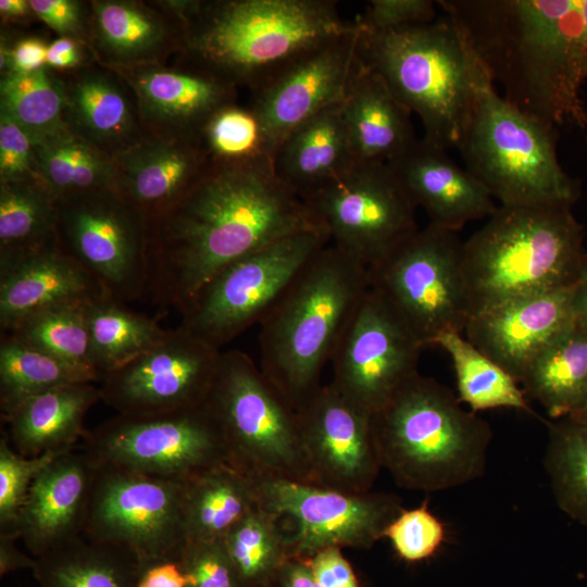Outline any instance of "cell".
I'll use <instances>...</instances> for the list:
<instances>
[{"mask_svg":"<svg viewBox=\"0 0 587 587\" xmlns=\"http://www.w3.org/2000/svg\"><path fill=\"white\" fill-rule=\"evenodd\" d=\"M323 230L272 160L210 163L189 191L149 222V286L180 312L232 262L287 236ZM324 232V230H323Z\"/></svg>","mask_w":587,"mask_h":587,"instance_id":"1","label":"cell"},{"mask_svg":"<svg viewBox=\"0 0 587 587\" xmlns=\"http://www.w3.org/2000/svg\"><path fill=\"white\" fill-rule=\"evenodd\" d=\"M504 98L557 126L582 128L587 79L586 0H439Z\"/></svg>","mask_w":587,"mask_h":587,"instance_id":"2","label":"cell"},{"mask_svg":"<svg viewBox=\"0 0 587 587\" xmlns=\"http://www.w3.org/2000/svg\"><path fill=\"white\" fill-rule=\"evenodd\" d=\"M370 289L367 267L328 243L260 322V369L296 410L322 385L323 369Z\"/></svg>","mask_w":587,"mask_h":587,"instance_id":"3","label":"cell"},{"mask_svg":"<svg viewBox=\"0 0 587 587\" xmlns=\"http://www.w3.org/2000/svg\"><path fill=\"white\" fill-rule=\"evenodd\" d=\"M358 27L332 0L202 2L185 27L197 67L253 92L308 49Z\"/></svg>","mask_w":587,"mask_h":587,"instance_id":"4","label":"cell"},{"mask_svg":"<svg viewBox=\"0 0 587 587\" xmlns=\"http://www.w3.org/2000/svg\"><path fill=\"white\" fill-rule=\"evenodd\" d=\"M359 55L419 116L423 138L445 149L458 147L478 93L494 84L465 34L446 15L383 33L360 27Z\"/></svg>","mask_w":587,"mask_h":587,"instance_id":"5","label":"cell"},{"mask_svg":"<svg viewBox=\"0 0 587 587\" xmlns=\"http://www.w3.org/2000/svg\"><path fill=\"white\" fill-rule=\"evenodd\" d=\"M371 419L382 469L402 488L439 491L485 473L489 424L432 377L415 374Z\"/></svg>","mask_w":587,"mask_h":587,"instance_id":"6","label":"cell"},{"mask_svg":"<svg viewBox=\"0 0 587 587\" xmlns=\"http://www.w3.org/2000/svg\"><path fill=\"white\" fill-rule=\"evenodd\" d=\"M586 261L583 229L570 205H499L462 245L470 316L572 285Z\"/></svg>","mask_w":587,"mask_h":587,"instance_id":"7","label":"cell"},{"mask_svg":"<svg viewBox=\"0 0 587 587\" xmlns=\"http://www.w3.org/2000/svg\"><path fill=\"white\" fill-rule=\"evenodd\" d=\"M457 148L501 207H571L577 197L559 162L555 126L508 101L494 84L478 93Z\"/></svg>","mask_w":587,"mask_h":587,"instance_id":"8","label":"cell"},{"mask_svg":"<svg viewBox=\"0 0 587 587\" xmlns=\"http://www.w3.org/2000/svg\"><path fill=\"white\" fill-rule=\"evenodd\" d=\"M215 419L228 463L250 480L313 484L297 410L245 352H222L204 402Z\"/></svg>","mask_w":587,"mask_h":587,"instance_id":"9","label":"cell"},{"mask_svg":"<svg viewBox=\"0 0 587 587\" xmlns=\"http://www.w3.org/2000/svg\"><path fill=\"white\" fill-rule=\"evenodd\" d=\"M462 245L455 232L428 223L367 268L370 288L401 317L423 348L447 332L463 333L469 321Z\"/></svg>","mask_w":587,"mask_h":587,"instance_id":"10","label":"cell"},{"mask_svg":"<svg viewBox=\"0 0 587 587\" xmlns=\"http://www.w3.org/2000/svg\"><path fill=\"white\" fill-rule=\"evenodd\" d=\"M329 243L320 229L274 241L223 267L180 312V327L220 349L262 319L305 264Z\"/></svg>","mask_w":587,"mask_h":587,"instance_id":"11","label":"cell"},{"mask_svg":"<svg viewBox=\"0 0 587 587\" xmlns=\"http://www.w3.org/2000/svg\"><path fill=\"white\" fill-rule=\"evenodd\" d=\"M82 442L96 466L179 483L228 463L221 429L205 404L158 415L117 414L87 430Z\"/></svg>","mask_w":587,"mask_h":587,"instance_id":"12","label":"cell"},{"mask_svg":"<svg viewBox=\"0 0 587 587\" xmlns=\"http://www.w3.org/2000/svg\"><path fill=\"white\" fill-rule=\"evenodd\" d=\"M302 201L329 243L367 268L419 228L415 204L385 162L354 161Z\"/></svg>","mask_w":587,"mask_h":587,"instance_id":"13","label":"cell"},{"mask_svg":"<svg viewBox=\"0 0 587 587\" xmlns=\"http://www.w3.org/2000/svg\"><path fill=\"white\" fill-rule=\"evenodd\" d=\"M61 248L86 268L107 295L121 302L149 286V221L117 189L57 201Z\"/></svg>","mask_w":587,"mask_h":587,"instance_id":"14","label":"cell"},{"mask_svg":"<svg viewBox=\"0 0 587 587\" xmlns=\"http://www.w3.org/2000/svg\"><path fill=\"white\" fill-rule=\"evenodd\" d=\"M83 535L140 563L176 557L186 540L183 483L96 466Z\"/></svg>","mask_w":587,"mask_h":587,"instance_id":"15","label":"cell"},{"mask_svg":"<svg viewBox=\"0 0 587 587\" xmlns=\"http://www.w3.org/2000/svg\"><path fill=\"white\" fill-rule=\"evenodd\" d=\"M251 482L262 508L292 521L291 557L309 558L327 547L369 549L403 509L392 494H353L277 478Z\"/></svg>","mask_w":587,"mask_h":587,"instance_id":"16","label":"cell"},{"mask_svg":"<svg viewBox=\"0 0 587 587\" xmlns=\"http://www.w3.org/2000/svg\"><path fill=\"white\" fill-rule=\"evenodd\" d=\"M422 344L371 288L330 359V385L371 416L419 373Z\"/></svg>","mask_w":587,"mask_h":587,"instance_id":"17","label":"cell"},{"mask_svg":"<svg viewBox=\"0 0 587 587\" xmlns=\"http://www.w3.org/2000/svg\"><path fill=\"white\" fill-rule=\"evenodd\" d=\"M222 351L183 327L101 379V400L117 414L147 416L203 405Z\"/></svg>","mask_w":587,"mask_h":587,"instance_id":"18","label":"cell"},{"mask_svg":"<svg viewBox=\"0 0 587 587\" xmlns=\"http://www.w3.org/2000/svg\"><path fill=\"white\" fill-rule=\"evenodd\" d=\"M359 39L358 25L313 46L253 92L251 108L262 123L273 155L294 128L344 100L362 67Z\"/></svg>","mask_w":587,"mask_h":587,"instance_id":"19","label":"cell"},{"mask_svg":"<svg viewBox=\"0 0 587 587\" xmlns=\"http://www.w3.org/2000/svg\"><path fill=\"white\" fill-rule=\"evenodd\" d=\"M302 447L314 485L363 494L382 470L371 415L322 385L297 409Z\"/></svg>","mask_w":587,"mask_h":587,"instance_id":"20","label":"cell"},{"mask_svg":"<svg viewBox=\"0 0 587 587\" xmlns=\"http://www.w3.org/2000/svg\"><path fill=\"white\" fill-rule=\"evenodd\" d=\"M575 283L471 315L465 338L520 384L533 360L575 324Z\"/></svg>","mask_w":587,"mask_h":587,"instance_id":"21","label":"cell"},{"mask_svg":"<svg viewBox=\"0 0 587 587\" xmlns=\"http://www.w3.org/2000/svg\"><path fill=\"white\" fill-rule=\"evenodd\" d=\"M96 465L78 446L50 462L34 479L15 535L37 558L83 534Z\"/></svg>","mask_w":587,"mask_h":587,"instance_id":"22","label":"cell"},{"mask_svg":"<svg viewBox=\"0 0 587 587\" xmlns=\"http://www.w3.org/2000/svg\"><path fill=\"white\" fill-rule=\"evenodd\" d=\"M112 159L117 190L149 222L178 202L211 163L199 135L137 139Z\"/></svg>","mask_w":587,"mask_h":587,"instance_id":"23","label":"cell"},{"mask_svg":"<svg viewBox=\"0 0 587 587\" xmlns=\"http://www.w3.org/2000/svg\"><path fill=\"white\" fill-rule=\"evenodd\" d=\"M416 208L436 226L458 232L466 223L489 217L496 210L492 196L447 149L424 138L388 163Z\"/></svg>","mask_w":587,"mask_h":587,"instance_id":"24","label":"cell"},{"mask_svg":"<svg viewBox=\"0 0 587 587\" xmlns=\"http://www.w3.org/2000/svg\"><path fill=\"white\" fill-rule=\"evenodd\" d=\"M109 297L58 239L0 272V326L4 333L40 311Z\"/></svg>","mask_w":587,"mask_h":587,"instance_id":"25","label":"cell"},{"mask_svg":"<svg viewBox=\"0 0 587 587\" xmlns=\"http://www.w3.org/2000/svg\"><path fill=\"white\" fill-rule=\"evenodd\" d=\"M341 114L355 161L390 163L419 139L412 113L363 63L341 101Z\"/></svg>","mask_w":587,"mask_h":587,"instance_id":"26","label":"cell"},{"mask_svg":"<svg viewBox=\"0 0 587 587\" xmlns=\"http://www.w3.org/2000/svg\"><path fill=\"white\" fill-rule=\"evenodd\" d=\"M129 76L143 113L157 123L171 126L175 135H198L216 110L234 101L236 89L200 67L192 71L145 67Z\"/></svg>","mask_w":587,"mask_h":587,"instance_id":"27","label":"cell"},{"mask_svg":"<svg viewBox=\"0 0 587 587\" xmlns=\"http://www.w3.org/2000/svg\"><path fill=\"white\" fill-rule=\"evenodd\" d=\"M101 400L96 383H76L52 388L21 402L1 415L15 451L37 457L50 451L70 450L83 440L84 420Z\"/></svg>","mask_w":587,"mask_h":587,"instance_id":"28","label":"cell"},{"mask_svg":"<svg viewBox=\"0 0 587 587\" xmlns=\"http://www.w3.org/2000/svg\"><path fill=\"white\" fill-rule=\"evenodd\" d=\"M354 161L339 102L294 128L272 163L278 179L303 200Z\"/></svg>","mask_w":587,"mask_h":587,"instance_id":"29","label":"cell"},{"mask_svg":"<svg viewBox=\"0 0 587 587\" xmlns=\"http://www.w3.org/2000/svg\"><path fill=\"white\" fill-rule=\"evenodd\" d=\"M258 505L252 482L224 463L183 483V516L187 540H217Z\"/></svg>","mask_w":587,"mask_h":587,"instance_id":"30","label":"cell"},{"mask_svg":"<svg viewBox=\"0 0 587 587\" xmlns=\"http://www.w3.org/2000/svg\"><path fill=\"white\" fill-rule=\"evenodd\" d=\"M520 384L551 420L573 415L587 400V332L575 322L533 360Z\"/></svg>","mask_w":587,"mask_h":587,"instance_id":"31","label":"cell"},{"mask_svg":"<svg viewBox=\"0 0 587 587\" xmlns=\"http://www.w3.org/2000/svg\"><path fill=\"white\" fill-rule=\"evenodd\" d=\"M141 563L117 547L79 535L37 558L40 587H134Z\"/></svg>","mask_w":587,"mask_h":587,"instance_id":"32","label":"cell"},{"mask_svg":"<svg viewBox=\"0 0 587 587\" xmlns=\"http://www.w3.org/2000/svg\"><path fill=\"white\" fill-rule=\"evenodd\" d=\"M42 185L58 201L104 189H117L112 157L67 126L35 143Z\"/></svg>","mask_w":587,"mask_h":587,"instance_id":"33","label":"cell"},{"mask_svg":"<svg viewBox=\"0 0 587 587\" xmlns=\"http://www.w3.org/2000/svg\"><path fill=\"white\" fill-rule=\"evenodd\" d=\"M57 200L41 183H0V272L57 240Z\"/></svg>","mask_w":587,"mask_h":587,"instance_id":"34","label":"cell"},{"mask_svg":"<svg viewBox=\"0 0 587 587\" xmlns=\"http://www.w3.org/2000/svg\"><path fill=\"white\" fill-rule=\"evenodd\" d=\"M65 93L70 126L100 149L112 148L113 155L137 140L130 102L108 76L84 75Z\"/></svg>","mask_w":587,"mask_h":587,"instance_id":"35","label":"cell"},{"mask_svg":"<svg viewBox=\"0 0 587 587\" xmlns=\"http://www.w3.org/2000/svg\"><path fill=\"white\" fill-rule=\"evenodd\" d=\"M86 315L91 362L101 379L154 347L167 333L155 319L129 311L110 297L89 301Z\"/></svg>","mask_w":587,"mask_h":587,"instance_id":"36","label":"cell"},{"mask_svg":"<svg viewBox=\"0 0 587 587\" xmlns=\"http://www.w3.org/2000/svg\"><path fill=\"white\" fill-rule=\"evenodd\" d=\"M433 346L449 355L455 375L458 399L467 404L471 411L477 413L514 409L535 414L517 380L479 351L462 333L447 332Z\"/></svg>","mask_w":587,"mask_h":587,"instance_id":"37","label":"cell"},{"mask_svg":"<svg viewBox=\"0 0 587 587\" xmlns=\"http://www.w3.org/2000/svg\"><path fill=\"white\" fill-rule=\"evenodd\" d=\"M100 376L5 334L0 344V408L7 414L21 402L52 388L99 383Z\"/></svg>","mask_w":587,"mask_h":587,"instance_id":"38","label":"cell"},{"mask_svg":"<svg viewBox=\"0 0 587 587\" xmlns=\"http://www.w3.org/2000/svg\"><path fill=\"white\" fill-rule=\"evenodd\" d=\"M283 516L259 503L224 536L223 542L242 587H270L291 557Z\"/></svg>","mask_w":587,"mask_h":587,"instance_id":"39","label":"cell"},{"mask_svg":"<svg viewBox=\"0 0 587 587\" xmlns=\"http://www.w3.org/2000/svg\"><path fill=\"white\" fill-rule=\"evenodd\" d=\"M92 10L101 49L120 63L138 64L152 60L168 36L162 18L141 4L95 1Z\"/></svg>","mask_w":587,"mask_h":587,"instance_id":"40","label":"cell"},{"mask_svg":"<svg viewBox=\"0 0 587 587\" xmlns=\"http://www.w3.org/2000/svg\"><path fill=\"white\" fill-rule=\"evenodd\" d=\"M545 423L544 463L557 505L587 526V425L570 417Z\"/></svg>","mask_w":587,"mask_h":587,"instance_id":"41","label":"cell"},{"mask_svg":"<svg viewBox=\"0 0 587 587\" xmlns=\"http://www.w3.org/2000/svg\"><path fill=\"white\" fill-rule=\"evenodd\" d=\"M0 108L33 143L70 126L65 121V88L45 67L2 75Z\"/></svg>","mask_w":587,"mask_h":587,"instance_id":"42","label":"cell"},{"mask_svg":"<svg viewBox=\"0 0 587 587\" xmlns=\"http://www.w3.org/2000/svg\"><path fill=\"white\" fill-rule=\"evenodd\" d=\"M87 303H66L40 311L5 334L71 364L97 373L90 354Z\"/></svg>","mask_w":587,"mask_h":587,"instance_id":"43","label":"cell"},{"mask_svg":"<svg viewBox=\"0 0 587 587\" xmlns=\"http://www.w3.org/2000/svg\"><path fill=\"white\" fill-rule=\"evenodd\" d=\"M198 135L211 163L273 162L266 134L251 107L242 108L234 101L221 107Z\"/></svg>","mask_w":587,"mask_h":587,"instance_id":"44","label":"cell"},{"mask_svg":"<svg viewBox=\"0 0 587 587\" xmlns=\"http://www.w3.org/2000/svg\"><path fill=\"white\" fill-rule=\"evenodd\" d=\"M65 451L67 450L25 457L15 451L7 434H2L0 439V535L16 537V521L35 477Z\"/></svg>","mask_w":587,"mask_h":587,"instance_id":"45","label":"cell"},{"mask_svg":"<svg viewBox=\"0 0 587 587\" xmlns=\"http://www.w3.org/2000/svg\"><path fill=\"white\" fill-rule=\"evenodd\" d=\"M397 554L408 562L425 560L441 547L446 539L444 523L428 509V501L402 511L389 523L384 533Z\"/></svg>","mask_w":587,"mask_h":587,"instance_id":"46","label":"cell"},{"mask_svg":"<svg viewBox=\"0 0 587 587\" xmlns=\"http://www.w3.org/2000/svg\"><path fill=\"white\" fill-rule=\"evenodd\" d=\"M177 561L186 587H242L223 539L187 540Z\"/></svg>","mask_w":587,"mask_h":587,"instance_id":"47","label":"cell"},{"mask_svg":"<svg viewBox=\"0 0 587 587\" xmlns=\"http://www.w3.org/2000/svg\"><path fill=\"white\" fill-rule=\"evenodd\" d=\"M436 7L432 0H371L355 21L365 32H390L435 21Z\"/></svg>","mask_w":587,"mask_h":587,"instance_id":"48","label":"cell"},{"mask_svg":"<svg viewBox=\"0 0 587 587\" xmlns=\"http://www.w3.org/2000/svg\"><path fill=\"white\" fill-rule=\"evenodd\" d=\"M15 180L41 183L38 162L29 136L0 112V182Z\"/></svg>","mask_w":587,"mask_h":587,"instance_id":"49","label":"cell"},{"mask_svg":"<svg viewBox=\"0 0 587 587\" xmlns=\"http://www.w3.org/2000/svg\"><path fill=\"white\" fill-rule=\"evenodd\" d=\"M307 559L314 577L322 587H361L341 548H323Z\"/></svg>","mask_w":587,"mask_h":587,"instance_id":"50","label":"cell"},{"mask_svg":"<svg viewBox=\"0 0 587 587\" xmlns=\"http://www.w3.org/2000/svg\"><path fill=\"white\" fill-rule=\"evenodd\" d=\"M32 12L61 35L72 37L82 26V5L73 0H29Z\"/></svg>","mask_w":587,"mask_h":587,"instance_id":"51","label":"cell"},{"mask_svg":"<svg viewBox=\"0 0 587 587\" xmlns=\"http://www.w3.org/2000/svg\"><path fill=\"white\" fill-rule=\"evenodd\" d=\"M48 46L39 38H24L8 47L1 41L0 68L7 73H29L45 67Z\"/></svg>","mask_w":587,"mask_h":587,"instance_id":"52","label":"cell"},{"mask_svg":"<svg viewBox=\"0 0 587 587\" xmlns=\"http://www.w3.org/2000/svg\"><path fill=\"white\" fill-rule=\"evenodd\" d=\"M134 587H186L177 555L141 563Z\"/></svg>","mask_w":587,"mask_h":587,"instance_id":"53","label":"cell"},{"mask_svg":"<svg viewBox=\"0 0 587 587\" xmlns=\"http://www.w3.org/2000/svg\"><path fill=\"white\" fill-rule=\"evenodd\" d=\"M270 587H322L313 575L307 558L290 557Z\"/></svg>","mask_w":587,"mask_h":587,"instance_id":"54","label":"cell"},{"mask_svg":"<svg viewBox=\"0 0 587 587\" xmlns=\"http://www.w3.org/2000/svg\"><path fill=\"white\" fill-rule=\"evenodd\" d=\"M79 62V48L72 37H60L48 46L46 65L65 70L76 66Z\"/></svg>","mask_w":587,"mask_h":587,"instance_id":"55","label":"cell"},{"mask_svg":"<svg viewBox=\"0 0 587 587\" xmlns=\"http://www.w3.org/2000/svg\"><path fill=\"white\" fill-rule=\"evenodd\" d=\"M17 538L10 535H0V576L35 566V558L22 553L15 546Z\"/></svg>","mask_w":587,"mask_h":587,"instance_id":"56","label":"cell"},{"mask_svg":"<svg viewBox=\"0 0 587 587\" xmlns=\"http://www.w3.org/2000/svg\"><path fill=\"white\" fill-rule=\"evenodd\" d=\"M574 304L576 322L587 332V261L575 283Z\"/></svg>","mask_w":587,"mask_h":587,"instance_id":"57","label":"cell"},{"mask_svg":"<svg viewBox=\"0 0 587 587\" xmlns=\"http://www.w3.org/2000/svg\"><path fill=\"white\" fill-rule=\"evenodd\" d=\"M29 1L26 0H1L0 13L5 18H20L29 13Z\"/></svg>","mask_w":587,"mask_h":587,"instance_id":"58","label":"cell"},{"mask_svg":"<svg viewBox=\"0 0 587 587\" xmlns=\"http://www.w3.org/2000/svg\"><path fill=\"white\" fill-rule=\"evenodd\" d=\"M569 417L578 423L587 425V400L573 415Z\"/></svg>","mask_w":587,"mask_h":587,"instance_id":"59","label":"cell"},{"mask_svg":"<svg viewBox=\"0 0 587 587\" xmlns=\"http://www.w3.org/2000/svg\"><path fill=\"white\" fill-rule=\"evenodd\" d=\"M584 129H585V132H586V138H587V124H586V126H585Z\"/></svg>","mask_w":587,"mask_h":587,"instance_id":"60","label":"cell"}]
</instances>
